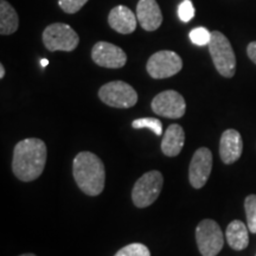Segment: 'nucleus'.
Returning <instances> with one entry per match:
<instances>
[{"instance_id": "nucleus-1", "label": "nucleus", "mask_w": 256, "mask_h": 256, "mask_svg": "<svg viewBox=\"0 0 256 256\" xmlns=\"http://www.w3.org/2000/svg\"><path fill=\"white\" fill-rule=\"evenodd\" d=\"M46 145L37 138H28L16 145L12 171L22 182H32L43 174L46 162Z\"/></svg>"}, {"instance_id": "nucleus-2", "label": "nucleus", "mask_w": 256, "mask_h": 256, "mask_svg": "<svg viewBox=\"0 0 256 256\" xmlns=\"http://www.w3.org/2000/svg\"><path fill=\"white\" fill-rule=\"evenodd\" d=\"M76 184L88 196H98L104 188L106 170L102 160L92 152H80L74 159Z\"/></svg>"}, {"instance_id": "nucleus-3", "label": "nucleus", "mask_w": 256, "mask_h": 256, "mask_svg": "<svg viewBox=\"0 0 256 256\" xmlns=\"http://www.w3.org/2000/svg\"><path fill=\"white\" fill-rule=\"evenodd\" d=\"M208 46L217 72L223 78H232L236 72V57L228 38L220 31L211 32Z\"/></svg>"}, {"instance_id": "nucleus-4", "label": "nucleus", "mask_w": 256, "mask_h": 256, "mask_svg": "<svg viewBox=\"0 0 256 256\" xmlns=\"http://www.w3.org/2000/svg\"><path fill=\"white\" fill-rule=\"evenodd\" d=\"M43 43L49 51H74L78 46L80 37L75 30L64 23H54L43 31Z\"/></svg>"}, {"instance_id": "nucleus-5", "label": "nucleus", "mask_w": 256, "mask_h": 256, "mask_svg": "<svg viewBox=\"0 0 256 256\" xmlns=\"http://www.w3.org/2000/svg\"><path fill=\"white\" fill-rule=\"evenodd\" d=\"M164 178L159 171H150L142 174L134 184L132 200L138 208L152 206L162 192Z\"/></svg>"}, {"instance_id": "nucleus-6", "label": "nucleus", "mask_w": 256, "mask_h": 256, "mask_svg": "<svg viewBox=\"0 0 256 256\" xmlns=\"http://www.w3.org/2000/svg\"><path fill=\"white\" fill-rule=\"evenodd\" d=\"M98 98L104 104L114 108H130L138 102L136 89L124 81L106 83L98 90Z\"/></svg>"}, {"instance_id": "nucleus-7", "label": "nucleus", "mask_w": 256, "mask_h": 256, "mask_svg": "<svg viewBox=\"0 0 256 256\" xmlns=\"http://www.w3.org/2000/svg\"><path fill=\"white\" fill-rule=\"evenodd\" d=\"M196 241L203 256H216L224 244L223 232L214 220H203L197 226Z\"/></svg>"}, {"instance_id": "nucleus-8", "label": "nucleus", "mask_w": 256, "mask_h": 256, "mask_svg": "<svg viewBox=\"0 0 256 256\" xmlns=\"http://www.w3.org/2000/svg\"><path fill=\"white\" fill-rule=\"evenodd\" d=\"M183 68V60L174 51L162 50L153 54L147 62L146 69L152 78L162 80L177 75Z\"/></svg>"}, {"instance_id": "nucleus-9", "label": "nucleus", "mask_w": 256, "mask_h": 256, "mask_svg": "<svg viewBox=\"0 0 256 256\" xmlns=\"http://www.w3.org/2000/svg\"><path fill=\"white\" fill-rule=\"evenodd\" d=\"M151 107L156 115L168 119H180L186 110L184 98L176 90L159 92L152 100Z\"/></svg>"}, {"instance_id": "nucleus-10", "label": "nucleus", "mask_w": 256, "mask_h": 256, "mask_svg": "<svg viewBox=\"0 0 256 256\" xmlns=\"http://www.w3.org/2000/svg\"><path fill=\"white\" fill-rule=\"evenodd\" d=\"M212 170V153L206 147H200L194 152L188 168L190 184L194 188H200L206 184Z\"/></svg>"}, {"instance_id": "nucleus-11", "label": "nucleus", "mask_w": 256, "mask_h": 256, "mask_svg": "<svg viewBox=\"0 0 256 256\" xmlns=\"http://www.w3.org/2000/svg\"><path fill=\"white\" fill-rule=\"evenodd\" d=\"M92 58L98 66L110 69L122 68L127 62L126 52L108 42H98L92 46Z\"/></svg>"}, {"instance_id": "nucleus-12", "label": "nucleus", "mask_w": 256, "mask_h": 256, "mask_svg": "<svg viewBox=\"0 0 256 256\" xmlns=\"http://www.w3.org/2000/svg\"><path fill=\"white\" fill-rule=\"evenodd\" d=\"M136 18L145 31H156L162 23V14L156 0H139Z\"/></svg>"}, {"instance_id": "nucleus-13", "label": "nucleus", "mask_w": 256, "mask_h": 256, "mask_svg": "<svg viewBox=\"0 0 256 256\" xmlns=\"http://www.w3.org/2000/svg\"><path fill=\"white\" fill-rule=\"evenodd\" d=\"M243 151L242 136L236 130L223 132L220 142V156L224 164H232L241 158Z\"/></svg>"}, {"instance_id": "nucleus-14", "label": "nucleus", "mask_w": 256, "mask_h": 256, "mask_svg": "<svg viewBox=\"0 0 256 256\" xmlns=\"http://www.w3.org/2000/svg\"><path fill=\"white\" fill-rule=\"evenodd\" d=\"M136 16L127 6L119 5L112 8L108 14V24L114 31L121 34H130L136 31Z\"/></svg>"}, {"instance_id": "nucleus-15", "label": "nucleus", "mask_w": 256, "mask_h": 256, "mask_svg": "<svg viewBox=\"0 0 256 256\" xmlns=\"http://www.w3.org/2000/svg\"><path fill=\"white\" fill-rule=\"evenodd\" d=\"M185 142L184 130L179 124H171L162 136V151L168 156H177Z\"/></svg>"}, {"instance_id": "nucleus-16", "label": "nucleus", "mask_w": 256, "mask_h": 256, "mask_svg": "<svg viewBox=\"0 0 256 256\" xmlns=\"http://www.w3.org/2000/svg\"><path fill=\"white\" fill-rule=\"evenodd\" d=\"M249 228H247L242 220H235L229 224L226 232V238L228 244L234 250H243L249 244Z\"/></svg>"}, {"instance_id": "nucleus-17", "label": "nucleus", "mask_w": 256, "mask_h": 256, "mask_svg": "<svg viewBox=\"0 0 256 256\" xmlns=\"http://www.w3.org/2000/svg\"><path fill=\"white\" fill-rule=\"evenodd\" d=\"M19 18L16 10L6 0L0 2V34L2 36L14 34L18 30Z\"/></svg>"}, {"instance_id": "nucleus-18", "label": "nucleus", "mask_w": 256, "mask_h": 256, "mask_svg": "<svg viewBox=\"0 0 256 256\" xmlns=\"http://www.w3.org/2000/svg\"><path fill=\"white\" fill-rule=\"evenodd\" d=\"M132 127L140 130V128H148L151 130L156 136L162 134V121L156 119V118H142V119H136L132 122Z\"/></svg>"}, {"instance_id": "nucleus-19", "label": "nucleus", "mask_w": 256, "mask_h": 256, "mask_svg": "<svg viewBox=\"0 0 256 256\" xmlns=\"http://www.w3.org/2000/svg\"><path fill=\"white\" fill-rule=\"evenodd\" d=\"M246 215H247V222L249 232L256 234V194H250L244 200Z\"/></svg>"}, {"instance_id": "nucleus-20", "label": "nucleus", "mask_w": 256, "mask_h": 256, "mask_svg": "<svg viewBox=\"0 0 256 256\" xmlns=\"http://www.w3.org/2000/svg\"><path fill=\"white\" fill-rule=\"evenodd\" d=\"M114 256H151V252L142 243H130L121 248Z\"/></svg>"}, {"instance_id": "nucleus-21", "label": "nucleus", "mask_w": 256, "mask_h": 256, "mask_svg": "<svg viewBox=\"0 0 256 256\" xmlns=\"http://www.w3.org/2000/svg\"><path fill=\"white\" fill-rule=\"evenodd\" d=\"M190 40L194 44L198 46H208L211 38V32L206 30V28H196L190 32Z\"/></svg>"}, {"instance_id": "nucleus-22", "label": "nucleus", "mask_w": 256, "mask_h": 256, "mask_svg": "<svg viewBox=\"0 0 256 256\" xmlns=\"http://www.w3.org/2000/svg\"><path fill=\"white\" fill-rule=\"evenodd\" d=\"M87 2L88 0H58V5L62 11L69 14L78 12Z\"/></svg>"}, {"instance_id": "nucleus-23", "label": "nucleus", "mask_w": 256, "mask_h": 256, "mask_svg": "<svg viewBox=\"0 0 256 256\" xmlns=\"http://www.w3.org/2000/svg\"><path fill=\"white\" fill-rule=\"evenodd\" d=\"M178 17L182 22L188 23L194 17V8L191 0H184L178 6Z\"/></svg>"}, {"instance_id": "nucleus-24", "label": "nucleus", "mask_w": 256, "mask_h": 256, "mask_svg": "<svg viewBox=\"0 0 256 256\" xmlns=\"http://www.w3.org/2000/svg\"><path fill=\"white\" fill-rule=\"evenodd\" d=\"M248 57L256 64V42H252L247 48Z\"/></svg>"}, {"instance_id": "nucleus-25", "label": "nucleus", "mask_w": 256, "mask_h": 256, "mask_svg": "<svg viewBox=\"0 0 256 256\" xmlns=\"http://www.w3.org/2000/svg\"><path fill=\"white\" fill-rule=\"evenodd\" d=\"M5 76V66L0 64V78H4Z\"/></svg>"}, {"instance_id": "nucleus-26", "label": "nucleus", "mask_w": 256, "mask_h": 256, "mask_svg": "<svg viewBox=\"0 0 256 256\" xmlns=\"http://www.w3.org/2000/svg\"><path fill=\"white\" fill-rule=\"evenodd\" d=\"M40 64H42V66H46L48 64H49V60H40Z\"/></svg>"}, {"instance_id": "nucleus-27", "label": "nucleus", "mask_w": 256, "mask_h": 256, "mask_svg": "<svg viewBox=\"0 0 256 256\" xmlns=\"http://www.w3.org/2000/svg\"><path fill=\"white\" fill-rule=\"evenodd\" d=\"M19 256H36L34 254H23V255H19Z\"/></svg>"}]
</instances>
